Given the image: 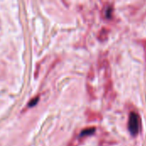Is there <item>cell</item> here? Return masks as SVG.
Masks as SVG:
<instances>
[{
  "mask_svg": "<svg viewBox=\"0 0 146 146\" xmlns=\"http://www.w3.org/2000/svg\"><path fill=\"white\" fill-rule=\"evenodd\" d=\"M140 127V118L139 115L135 113L132 112L129 115V120H128V129L132 135H136L138 134Z\"/></svg>",
  "mask_w": 146,
  "mask_h": 146,
  "instance_id": "obj_1",
  "label": "cell"
},
{
  "mask_svg": "<svg viewBox=\"0 0 146 146\" xmlns=\"http://www.w3.org/2000/svg\"><path fill=\"white\" fill-rule=\"evenodd\" d=\"M94 132H95V128H94V127H91V128L85 129V130H83V131L80 133V138H82V137H86V136H88V135L92 134Z\"/></svg>",
  "mask_w": 146,
  "mask_h": 146,
  "instance_id": "obj_2",
  "label": "cell"
},
{
  "mask_svg": "<svg viewBox=\"0 0 146 146\" xmlns=\"http://www.w3.org/2000/svg\"><path fill=\"white\" fill-rule=\"evenodd\" d=\"M38 101V98H35L32 99L30 101V103L28 104V107H33V106H35L37 104Z\"/></svg>",
  "mask_w": 146,
  "mask_h": 146,
  "instance_id": "obj_3",
  "label": "cell"
},
{
  "mask_svg": "<svg viewBox=\"0 0 146 146\" xmlns=\"http://www.w3.org/2000/svg\"><path fill=\"white\" fill-rule=\"evenodd\" d=\"M141 44L144 47V50H145V57H146V39L145 40H141Z\"/></svg>",
  "mask_w": 146,
  "mask_h": 146,
  "instance_id": "obj_4",
  "label": "cell"
}]
</instances>
